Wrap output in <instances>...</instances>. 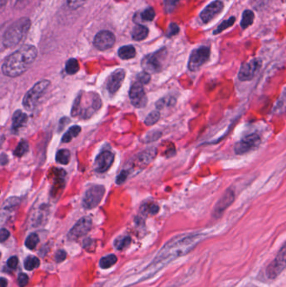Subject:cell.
Returning <instances> with one entry per match:
<instances>
[{
	"mask_svg": "<svg viewBox=\"0 0 286 287\" xmlns=\"http://www.w3.org/2000/svg\"><path fill=\"white\" fill-rule=\"evenodd\" d=\"M124 77L125 71L124 69H118L117 71L112 72L107 83V88L110 93L113 94L118 92V89L120 88L122 83L124 82Z\"/></svg>",
	"mask_w": 286,
	"mask_h": 287,
	"instance_id": "obj_17",
	"label": "cell"
},
{
	"mask_svg": "<svg viewBox=\"0 0 286 287\" xmlns=\"http://www.w3.org/2000/svg\"><path fill=\"white\" fill-rule=\"evenodd\" d=\"M254 14L251 10H245L242 14V21H241V26L242 29H247L249 25L254 23Z\"/></svg>",
	"mask_w": 286,
	"mask_h": 287,
	"instance_id": "obj_25",
	"label": "cell"
},
{
	"mask_svg": "<svg viewBox=\"0 0 286 287\" xmlns=\"http://www.w3.org/2000/svg\"><path fill=\"white\" fill-rule=\"evenodd\" d=\"M180 0H165V9L167 12H172Z\"/></svg>",
	"mask_w": 286,
	"mask_h": 287,
	"instance_id": "obj_38",
	"label": "cell"
},
{
	"mask_svg": "<svg viewBox=\"0 0 286 287\" xmlns=\"http://www.w3.org/2000/svg\"><path fill=\"white\" fill-rule=\"evenodd\" d=\"M91 219L89 217H84L83 219H80L68 233V240L71 241L77 240L86 235L91 230Z\"/></svg>",
	"mask_w": 286,
	"mask_h": 287,
	"instance_id": "obj_10",
	"label": "cell"
},
{
	"mask_svg": "<svg viewBox=\"0 0 286 287\" xmlns=\"http://www.w3.org/2000/svg\"><path fill=\"white\" fill-rule=\"evenodd\" d=\"M234 200H235V194L233 190L227 189L221 199H219L218 202L216 203L213 209V216L215 218H220L225 211L233 204Z\"/></svg>",
	"mask_w": 286,
	"mask_h": 287,
	"instance_id": "obj_12",
	"label": "cell"
},
{
	"mask_svg": "<svg viewBox=\"0 0 286 287\" xmlns=\"http://www.w3.org/2000/svg\"><path fill=\"white\" fill-rule=\"evenodd\" d=\"M8 160V158H7L6 155H2V157H1V164H2V165H5V164H6V162H5V161H4V160Z\"/></svg>",
	"mask_w": 286,
	"mask_h": 287,
	"instance_id": "obj_47",
	"label": "cell"
},
{
	"mask_svg": "<svg viewBox=\"0 0 286 287\" xmlns=\"http://www.w3.org/2000/svg\"><path fill=\"white\" fill-rule=\"evenodd\" d=\"M210 48L207 46L195 49L192 51L190 56L188 63V68L190 71H198L209 60Z\"/></svg>",
	"mask_w": 286,
	"mask_h": 287,
	"instance_id": "obj_8",
	"label": "cell"
},
{
	"mask_svg": "<svg viewBox=\"0 0 286 287\" xmlns=\"http://www.w3.org/2000/svg\"><path fill=\"white\" fill-rule=\"evenodd\" d=\"M56 161L62 165H67L71 160V152L66 149L60 150L56 153Z\"/></svg>",
	"mask_w": 286,
	"mask_h": 287,
	"instance_id": "obj_23",
	"label": "cell"
},
{
	"mask_svg": "<svg viewBox=\"0 0 286 287\" xmlns=\"http://www.w3.org/2000/svg\"><path fill=\"white\" fill-rule=\"evenodd\" d=\"M28 150H29L28 143L23 140V141H21L19 144L18 146L15 149V151H14V155H15V156H23L26 153L27 151H28Z\"/></svg>",
	"mask_w": 286,
	"mask_h": 287,
	"instance_id": "obj_32",
	"label": "cell"
},
{
	"mask_svg": "<svg viewBox=\"0 0 286 287\" xmlns=\"http://www.w3.org/2000/svg\"><path fill=\"white\" fill-rule=\"evenodd\" d=\"M202 234H192L176 238L166 243L154 261L152 265L170 263L177 258L186 255L203 240Z\"/></svg>",
	"mask_w": 286,
	"mask_h": 287,
	"instance_id": "obj_1",
	"label": "cell"
},
{
	"mask_svg": "<svg viewBox=\"0 0 286 287\" xmlns=\"http://www.w3.org/2000/svg\"><path fill=\"white\" fill-rule=\"evenodd\" d=\"M105 188L100 185H96L89 188L83 197V206L86 209H91L97 207L103 199Z\"/></svg>",
	"mask_w": 286,
	"mask_h": 287,
	"instance_id": "obj_6",
	"label": "cell"
},
{
	"mask_svg": "<svg viewBox=\"0 0 286 287\" xmlns=\"http://www.w3.org/2000/svg\"><path fill=\"white\" fill-rule=\"evenodd\" d=\"M148 33H149V30H148L146 27L141 24H138L133 28V31H132V38L135 41H143L145 40L148 36Z\"/></svg>",
	"mask_w": 286,
	"mask_h": 287,
	"instance_id": "obj_19",
	"label": "cell"
},
{
	"mask_svg": "<svg viewBox=\"0 0 286 287\" xmlns=\"http://www.w3.org/2000/svg\"><path fill=\"white\" fill-rule=\"evenodd\" d=\"M29 282V277L26 274L21 273L18 276V284L21 287H24Z\"/></svg>",
	"mask_w": 286,
	"mask_h": 287,
	"instance_id": "obj_39",
	"label": "cell"
},
{
	"mask_svg": "<svg viewBox=\"0 0 286 287\" xmlns=\"http://www.w3.org/2000/svg\"><path fill=\"white\" fill-rule=\"evenodd\" d=\"M223 9V3L216 0L213 3H210L201 13V19L204 23H209L210 21H213V19L216 18Z\"/></svg>",
	"mask_w": 286,
	"mask_h": 287,
	"instance_id": "obj_16",
	"label": "cell"
},
{
	"mask_svg": "<svg viewBox=\"0 0 286 287\" xmlns=\"http://www.w3.org/2000/svg\"><path fill=\"white\" fill-rule=\"evenodd\" d=\"M140 209L142 213H144L145 215H155L159 212V207L155 203L148 202L143 205Z\"/></svg>",
	"mask_w": 286,
	"mask_h": 287,
	"instance_id": "obj_26",
	"label": "cell"
},
{
	"mask_svg": "<svg viewBox=\"0 0 286 287\" xmlns=\"http://www.w3.org/2000/svg\"><path fill=\"white\" fill-rule=\"evenodd\" d=\"M137 81H138L139 83H142L143 85H144V84H147V83H149V82L151 81V76H150V73H148L146 71H143L141 73H139V74L137 76Z\"/></svg>",
	"mask_w": 286,
	"mask_h": 287,
	"instance_id": "obj_37",
	"label": "cell"
},
{
	"mask_svg": "<svg viewBox=\"0 0 286 287\" xmlns=\"http://www.w3.org/2000/svg\"><path fill=\"white\" fill-rule=\"evenodd\" d=\"M95 47L100 50H106L110 49L115 43V36L110 31H101L98 33L94 39Z\"/></svg>",
	"mask_w": 286,
	"mask_h": 287,
	"instance_id": "obj_14",
	"label": "cell"
},
{
	"mask_svg": "<svg viewBox=\"0 0 286 287\" xmlns=\"http://www.w3.org/2000/svg\"><path fill=\"white\" fill-rule=\"evenodd\" d=\"M4 4V0H2V6Z\"/></svg>",
	"mask_w": 286,
	"mask_h": 287,
	"instance_id": "obj_49",
	"label": "cell"
},
{
	"mask_svg": "<svg viewBox=\"0 0 286 287\" xmlns=\"http://www.w3.org/2000/svg\"><path fill=\"white\" fill-rule=\"evenodd\" d=\"M286 268V242L281 247L276 257L268 265L266 274L268 278L274 280Z\"/></svg>",
	"mask_w": 286,
	"mask_h": 287,
	"instance_id": "obj_5",
	"label": "cell"
},
{
	"mask_svg": "<svg viewBox=\"0 0 286 287\" xmlns=\"http://www.w3.org/2000/svg\"><path fill=\"white\" fill-rule=\"evenodd\" d=\"M159 117H160V114H159V112L158 111H153L145 119V125H148V126H151V125H154L155 123L159 121Z\"/></svg>",
	"mask_w": 286,
	"mask_h": 287,
	"instance_id": "obj_33",
	"label": "cell"
},
{
	"mask_svg": "<svg viewBox=\"0 0 286 287\" xmlns=\"http://www.w3.org/2000/svg\"><path fill=\"white\" fill-rule=\"evenodd\" d=\"M9 232L7 230L6 228H2L1 229V232H0V240H1V242L3 243L5 240H8L9 237Z\"/></svg>",
	"mask_w": 286,
	"mask_h": 287,
	"instance_id": "obj_44",
	"label": "cell"
},
{
	"mask_svg": "<svg viewBox=\"0 0 286 287\" xmlns=\"http://www.w3.org/2000/svg\"><path fill=\"white\" fill-rule=\"evenodd\" d=\"M80 132H81V128H80L79 126H77V125L72 126V127L70 128V129L68 130L67 132H66V133L63 135V137H62V142H70L71 139L75 138V137H77V135L79 134Z\"/></svg>",
	"mask_w": 286,
	"mask_h": 287,
	"instance_id": "obj_24",
	"label": "cell"
},
{
	"mask_svg": "<svg viewBox=\"0 0 286 287\" xmlns=\"http://www.w3.org/2000/svg\"><path fill=\"white\" fill-rule=\"evenodd\" d=\"M154 16H155V13L152 8L145 9V11L141 14V18L146 21H152L154 18Z\"/></svg>",
	"mask_w": 286,
	"mask_h": 287,
	"instance_id": "obj_35",
	"label": "cell"
},
{
	"mask_svg": "<svg viewBox=\"0 0 286 287\" xmlns=\"http://www.w3.org/2000/svg\"><path fill=\"white\" fill-rule=\"evenodd\" d=\"M66 255H66L65 250L60 249V250L56 252V255H55V260H56L57 263H60V262L65 261L66 259Z\"/></svg>",
	"mask_w": 286,
	"mask_h": 287,
	"instance_id": "obj_40",
	"label": "cell"
},
{
	"mask_svg": "<svg viewBox=\"0 0 286 287\" xmlns=\"http://www.w3.org/2000/svg\"><path fill=\"white\" fill-rule=\"evenodd\" d=\"M286 109V92H285L281 98H280V100L278 101V104H276V108L274 110L280 112V111H284V110Z\"/></svg>",
	"mask_w": 286,
	"mask_h": 287,
	"instance_id": "obj_36",
	"label": "cell"
},
{
	"mask_svg": "<svg viewBox=\"0 0 286 287\" xmlns=\"http://www.w3.org/2000/svg\"><path fill=\"white\" fill-rule=\"evenodd\" d=\"M39 241H40V239H39L38 235L36 234H31L27 237L24 244L28 249L32 250V249H36V246L39 243Z\"/></svg>",
	"mask_w": 286,
	"mask_h": 287,
	"instance_id": "obj_30",
	"label": "cell"
},
{
	"mask_svg": "<svg viewBox=\"0 0 286 287\" xmlns=\"http://www.w3.org/2000/svg\"><path fill=\"white\" fill-rule=\"evenodd\" d=\"M19 260L16 256H12L9 259V261L7 262V265L10 269H15L17 265H18Z\"/></svg>",
	"mask_w": 286,
	"mask_h": 287,
	"instance_id": "obj_42",
	"label": "cell"
},
{
	"mask_svg": "<svg viewBox=\"0 0 286 287\" xmlns=\"http://www.w3.org/2000/svg\"><path fill=\"white\" fill-rule=\"evenodd\" d=\"M103 283H96V284L92 285L91 287H103Z\"/></svg>",
	"mask_w": 286,
	"mask_h": 287,
	"instance_id": "obj_48",
	"label": "cell"
},
{
	"mask_svg": "<svg viewBox=\"0 0 286 287\" xmlns=\"http://www.w3.org/2000/svg\"><path fill=\"white\" fill-rule=\"evenodd\" d=\"M161 56L162 54L160 52L151 54L146 56L142 62V66L145 69V71L148 73H154L159 72L161 70Z\"/></svg>",
	"mask_w": 286,
	"mask_h": 287,
	"instance_id": "obj_13",
	"label": "cell"
},
{
	"mask_svg": "<svg viewBox=\"0 0 286 287\" xmlns=\"http://www.w3.org/2000/svg\"><path fill=\"white\" fill-rule=\"evenodd\" d=\"M30 27V21L29 19L22 18L15 21L4 33L3 44L6 47H13L17 45L26 36Z\"/></svg>",
	"mask_w": 286,
	"mask_h": 287,
	"instance_id": "obj_3",
	"label": "cell"
},
{
	"mask_svg": "<svg viewBox=\"0 0 286 287\" xmlns=\"http://www.w3.org/2000/svg\"><path fill=\"white\" fill-rule=\"evenodd\" d=\"M24 268L27 270H33L40 266V260L36 256H29L25 259L24 263Z\"/></svg>",
	"mask_w": 286,
	"mask_h": 287,
	"instance_id": "obj_27",
	"label": "cell"
},
{
	"mask_svg": "<svg viewBox=\"0 0 286 287\" xmlns=\"http://www.w3.org/2000/svg\"><path fill=\"white\" fill-rule=\"evenodd\" d=\"M130 98L131 103L136 108H143L146 105L147 97L142 83L138 81L133 83L130 91Z\"/></svg>",
	"mask_w": 286,
	"mask_h": 287,
	"instance_id": "obj_11",
	"label": "cell"
},
{
	"mask_svg": "<svg viewBox=\"0 0 286 287\" xmlns=\"http://www.w3.org/2000/svg\"><path fill=\"white\" fill-rule=\"evenodd\" d=\"M174 104L175 101L172 98H164V99H161V100H159L157 103V107L159 108V109H161V108H164V107L167 106V105H171V104Z\"/></svg>",
	"mask_w": 286,
	"mask_h": 287,
	"instance_id": "obj_41",
	"label": "cell"
},
{
	"mask_svg": "<svg viewBox=\"0 0 286 287\" xmlns=\"http://www.w3.org/2000/svg\"><path fill=\"white\" fill-rule=\"evenodd\" d=\"M50 85V81L48 80H42L36 83V85L24 95L23 99L24 109L28 111H33L35 110L38 105L40 98H42Z\"/></svg>",
	"mask_w": 286,
	"mask_h": 287,
	"instance_id": "obj_4",
	"label": "cell"
},
{
	"mask_svg": "<svg viewBox=\"0 0 286 287\" xmlns=\"http://www.w3.org/2000/svg\"><path fill=\"white\" fill-rule=\"evenodd\" d=\"M114 160V155L112 152L106 151L102 152L95 160V172L98 173H104L107 172L112 166V162Z\"/></svg>",
	"mask_w": 286,
	"mask_h": 287,
	"instance_id": "obj_15",
	"label": "cell"
},
{
	"mask_svg": "<svg viewBox=\"0 0 286 287\" xmlns=\"http://www.w3.org/2000/svg\"><path fill=\"white\" fill-rule=\"evenodd\" d=\"M66 6L71 9H77L83 5L87 0H65Z\"/></svg>",
	"mask_w": 286,
	"mask_h": 287,
	"instance_id": "obj_34",
	"label": "cell"
},
{
	"mask_svg": "<svg viewBox=\"0 0 286 287\" xmlns=\"http://www.w3.org/2000/svg\"><path fill=\"white\" fill-rule=\"evenodd\" d=\"M262 66V61L254 58L244 63L239 70V79L242 82L250 81L256 76Z\"/></svg>",
	"mask_w": 286,
	"mask_h": 287,
	"instance_id": "obj_9",
	"label": "cell"
},
{
	"mask_svg": "<svg viewBox=\"0 0 286 287\" xmlns=\"http://www.w3.org/2000/svg\"><path fill=\"white\" fill-rule=\"evenodd\" d=\"M128 177V172L126 171H123V172L118 175V178H117V183L123 184L124 181H126V179Z\"/></svg>",
	"mask_w": 286,
	"mask_h": 287,
	"instance_id": "obj_43",
	"label": "cell"
},
{
	"mask_svg": "<svg viewBox=\"0 0 286 287\" xmlns=\"http://www.w3.org/2000/svg\"><path fill=\"white\" fill-rule=\"evenodd\" d=\"M7 285H8V282H7L6 279L2 277L1 278V287H7Z\"/></svg>",
	"mask_w": 286,
	"mask_h": 287,
	"instance_id": "obj_46",
	"label": "cell"
},
{
	"mask_svg": "<svg viewBox=\"0 0 286 287\" xmlns=\"http://www.w3.org/2000/svg\"><path fill=\"white\" fill-rule=\"evenodd\" d=\"M179 31V27L177 26L176 24H171V31H170V36H173L176 35Z\"/></svg>",
	"mask_w": 286,
	"mask_h": 287,
	"instance_id": "obj_45",
	"label": "cell"
},
{
	"mask_svg": "<svg viewBox=\"0 0 286 287\" xmlns=\"http://www.w3.org/2000/svg\"><path fill=\"white\" fill-rule=\"evenodd\" d=\"M235 20H236L235 17H231V18L228 19L227 21H223V22L218 27V29L214 30L213 34H214V35H218V34H220V33L222 32L223 30H226L227 28L232 26V25H233V24L235 23Z\"/></svg>",
	"mask_w": 286,
	"mask_h": 287,
	"instance_id": "obj_31",
	"label": "cell"
},
{
	"mask_svg": "<svg viewBox=\"0 0 286 287\" xmlns=\"http://www.w3.org/2000/svg\"><path fill=\"white\" fill-rule=\"evenodd\" d=\"M118 261V258L114 255H110L101 259L99 261V265L102 269H109L112 265H114Z\"/></svg>",
	"mask_w": 286,
	"mask_h": 287,
	"instance_id": "obj_22",
	"label": "cell"
},
{
	"mask_svg": "<svg viewBox=\"0 0 286 287\" xmlns=\"http://www.w3.org/2000/svg\"><path fill=\"white\" fill-rule=\"evenodd\" d=\"M131 243V238L130 236H124L117 239L114 242V246L118 250H123L126 249Z\"/></svg>",
	"mask_w": 286,
	"mask_h": 287,
	"instance_id": "obj_29",
	"label": "cell"
},
{
	"mask_svg": "<svg viewBox=\"0 0 286 287\" xmlns=\"http://www.w3.org/2000/svg\"><path fill=\"white\" fill-rule=\"evenodd\" d=\"M79 63L77 62V59H74V58L69 60L66 64V71L69 75L77 73V71H79Z\"/></svg>",
	"mask_w": 286,
	"mask_h": 287,
	"instance_id": "obj_28",
	"label": "cell"
},
{
	"mask_svg": "<svg viewBox=\"0 0 286 287\" xmlns=\"http://www.w3.org/2000/svg\"><path fill=\"white\" fill-rule=\"evenodd\" d=\"M135 55V48L133 47V45H124L118 50V56L122 59H132Z\"/></svg>",
	"mask_w": 286,
	"mask_h": 287,
	"instance_id": "obj_20",
	"label": "cell"
},
{
	"mask_svg": "<svg viewBox=\"0 0 286 287\" xmlns=\"http://www.w3.org/2000/svg\"><path fill=\"white\" fill-rule=\"evenodd\" d=\"M27 119L28 118L24 112H22L21 110H17L13 115V130L18 131L19 129L23 127L24 124L26 123Z\"/></svg>",
	"mask_w": 286,
	"mask_h": 287,
	"instance_id": "obj_18",
	"label": "cell"
},
{
	"mask_svg": "<svg viewBox=\"0 0 286 287\" xmlns=\"http://www.w3.org/2000/svg\"><path fill=\"white\" fill-rule=\"evenodd\" d=\"M261 143V138L257 133H251L248 134L234 145V151L237 155L247 154L250 151H254Z\"/></svg>",
	"mask_w": 286,
	"mask_h": 287,
	"instance_id": "obj_7",
	"label": "cell"
},
{
	"mask_svg": "<svg viewBox=\"0 0 286 287\" xmlns=\"http://www.w3.org/2000/svg\"><path fill=\"white\" fill-rule=\"evenodd\" d=\"M37 49L33 45H24L8 56L3 66V74L9 77H18L30 68L37 57Z\"/></svg>",
	"mask_w": 286,
	"mask_h": 287,
	"instance_id": "obj_2",
	"label": "cell"
},
{
	"mask_svg": "<svg viewBox=\"0 0 286 287\" xmlns=\"http://www.w3.org/2000/svg\"><path fill=\"white\" fill-rule=\"evenodd\" d=\"M155 155H156V149H149V150H146V151L139 155L138 160H139V163L147 165V164L153 160Z\"/></svg>",
	"mask_w": 286,
	"mask_h": 287,
	"instance_id": "obj_21",
	"label": "cell"
}]
</instances>
